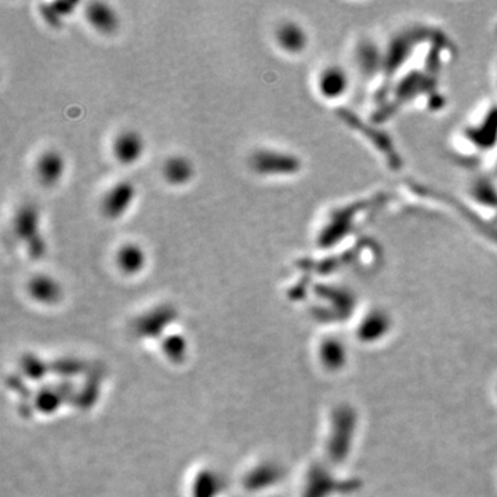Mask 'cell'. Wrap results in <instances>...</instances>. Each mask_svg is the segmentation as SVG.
Listing matches in <instances>:
<instances>
[{
	"instance_id": "obj_1",
	"label": "cell",
	"mask_w": 497,
	"mask_h": 497,
	"mask_svg": "<svg viewBox=\"0 0 497 497\" xmlns=\"http://www.w3.org/2000/svg\"><path fill=\"white\" fill-rule=\"evenodd\" d=\"M14 234L23 242L32 260H41L47 253V244L41 232V213L32 204H25L14 216Z\"/></svg>"
},
{
	"instance_id": "obj_2",
	"label": "cell",
	"mask_w": 497,
	"mask_h": 497,
	"mask_svg": "<svg viewBox=\"0 0 497 497\" xmlns=\"http://www.w3.org/2000/svg\"><path fill=\"white\" fill-rule=\"evenodd\" d=\"M250 167L260 176L292 174L298 169V160L291 154L258 150L250 158Z\"/></svg>"
},
{
	"instance_id": "obj_3",
	"label": "cell",
	"mask_w": 497,
	"mask_h": 497,
	"mask_svg": "<svg viewBox=\"0 0 497 497\" xmlns=\"http://www.w3.org/2000/svg\"><path fill=\"white\" fill-rule=\"evenodd\" d=\"M136 199V187L130 181L116 182L103 199V213L110 220H117L126 214Z\"/></svg>"
},
{
	"instance_id": "obj_4",
	"label": "cell",
	"mask_w": 497,
	"mask_h": 497,
	"mask_svg": "<svg viewBox=\"0 0 497 497\" xmlns=\"http://www.w3.org/2000/svg\"><path fill=\"white\" fill-rule=\"evenodd\" d=\"M145 151V141L135 130H125L113 141V157L122 164H135Z\"/></svg>"
},
{
	"instance_id": "obj_5",
	"label": "cell",
	"mask_w": 497,
	"mask_h": 497,
	"mask_svg": "<svg viewBox=\"0 0 497 497\" xmlns=\"http://www.w3.org/2000/svg\"><path fill=\"white\" fill-rule=\"evenodd\" d=\"M66 173V159L54 150H48L36 162V174L46 187L57 185Z\"/></svg>"
},
{
	"instance_id": "obj_6",
	"label": "cell",
	"mask_w": 497,
	"mask_h": 497,
	"mask_svg": "<svg viewBox=\"0 0 497 497\" xmlns=\"http://www.w3.org/2000/svg\"><path fill=\"white\" fill-rule=\"evenodd\" d=\"M86 19L93 28L104 35H111L119 28L116 11L105 1H91L86 9Z\"/></svg>"
},
{
	"instance_id": "obj_7",
	"label": "cell",
	"mask_w": 497,
	"mask_h": 497,
	"mask_svg": "<svg viewBox=\"0 0 497 497\" xmlns=\"http://www.w3.org/2000/svg\"><path fill=\"white\" fill-rule=\"evenodd\" d=\"M195 174L194 163L185 157L176 155L167 159L163 164L164 180L172 185H185L192 180Z\"/></svg>"
},
{
	"instance_id": "obj_8",
	"label": "cell",
	"mask_w": 497,
	"mask_h": 497,
	"mask_svg": "<svg viewBox=\"0 0 497 497\" xmlns=\"http://www.w3.org/2000/svg\"><path fill=\"white\" fill-rule=\"evenodd\" d=\"M279 46L288 53H300L307 45V35L300 25L294 23H282L276 32Z\"/></svg>"
},
{
	"instance_id": "obj_9",
	"label": "cell",
	"mask_w": 497,
	"mask_h": 497,
	"mask_svg": "<svg viewBox=\"0 0 497 497\" xmlns=\"http://www.w3.org/2000/svg\"><path fill=\"white\" fill-rule=\"evenodd\" d=\"M145 251L136 244H126L117 250V267L126 273H137L145 267Z\"/></svg>"
},
{
	"instance_id": "obj_10",
	"label": "cell",
	"mask_w": 497,
	"mask_h": 497,
	"mask_svg": "<svg viewBox=\"0 0 497 497\" xmlns=\"http://www.w3.org/2000/svg\"><path fill=\"white\" fill-rule=\"evenodd\" d=\"M29 289H31V293L33 294L38 300H42V301H53L58 297V293H60L58 285L51 278H48L46 275H39V276L33 278L31 281Z\"/></svg>"
},
{
	"instance_id": "obj_11",
	"label": "cell",
	"mask_w": 497,
	"mask_h": 497,
	"mask_svg": "<svg viewBox=\"0 0 497 497\" xmlns=\"http://www.w3.org/2000/svg\"><path fill=\"white\" fill-rule=\"evenodd\" d=\"M50 6H51V9L54 10V13H56L61 20H64L66 17H68V16H70V14L75 11L78 3H76V1H56V3H50Z\"/></svg>"
},
{
	"instance_id": "obj_12",
	"label": "cell",
	"mask_w": 497,
	"mask_h": 497,
	"mask_svg": "<svg viewBox=\"0 0 497 497\" xmlns=\"http://www.w3.org/2000/svg\"><path fill=\"white\" fill-rule=\"evenodd\" d=\"M41 14L45 19L46 23H48L53 28H61L63 26V20L54 13V10L51 9L50 4H41Z\"/></svg>"
}]
</instances>
